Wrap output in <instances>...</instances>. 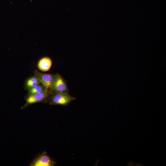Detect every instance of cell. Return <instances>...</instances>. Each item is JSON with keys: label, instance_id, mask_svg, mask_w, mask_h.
Segmentation results:
<instances>
[{"label": "cell", "instance_id": "obj_5", "mask_svg": "<svg viewBox=\"0 0 166 166\" xmlns=\"http://www.w3.org/2000/svg\"><path fill=\"white\" fill-rule=\"evenodd\" d=\"M54 164V162L44 152L36 158L31 164L33 166H52Z\"/></svg>", "mask_w": 166, "mask_h": 166}, {"label": "cell", "instance_id": "obj_4", "mask_svg": "<svg viewBox=\"0 0 166 166\" xmlns=\"http://www.w3.org/2000/svg\"><path fill=\"white\" fill-rule=\"evenodd\" d=\"M34 73L38 77L41 84L45 89L49 91L54 79L55 74L43 73L37 70H34Z\"/></svg>", "mask_w": 166, "mask_h": 166}, {"label": "cell", "instance_id": "obj_1", "mask_svg": "<svg viewBox=\"0 0 166 166\" xmlns=\"http://www.w3.org/2000/svg\"><path fill=\"white\" fill-rule=\"evenodd\" d=\"M49 91L52 95L57 92L69 93V90L66 81L59 74H55L54 79Z\"/></svg>", "mask_w": 166, "mask_h": 166}, {"label": "cell", "instance_id": "obj_7", "mask_svg": "<svg viewBox=\"0 0 166 166\" xmlns=\"http://www.w3.org/2000/svg\"><path fill=\"white\" fill-rule=\"evenodd\" d=\"M41 84L38 77L35 74L29 78L26 81L25 86L26 89L29 90L33 87Z\"/></svg>", "mask_w": 166, "mask_h": 166}, {"label": "cell", "instance_id": "obj_3", "mask_svg": "<svg viewBox=\"0 0 166 166\" xmlns=\"http://www.w3.org/2000/svg\"><path fill=\"white\" fill-rule=\"evenodd\" d=\"M52 95L49 91L46 90L41 93L28 95L26 103L23 107L25 108L30 105L47 100Z\"/></svg>", "mask_w": 166, "mask_h": 166}, {"label": "cell", "instance_id": "obj_6", "mask_svg": "<svg viewBox=\"0 0 166 166\" xmlns=\"http://www.w3.org/2000/svg\"><path fill=\"white\" fill-rule=\"evenodd\" d=\"M52 64L51 59L48 57L41 58L39 61L38 66L39 69L44 72L47 71L50 69Z\"/></svg>", "mask_w": 166, "mask_h": 166}, {"label": "cell", "instance_id": "obj_8", "mask_svg": "<svg viewBox=\"0 0 166 166\" xmlns=\"http://www.w3.org/2000/svg\"><path fill=\"white\" fill-rule=\"evenodd\" d=\"M47 90L41 84H39L32 88L28 90V94L38 93Z\"/></svg>", "mask_w": 166, "mask_h": 166}, {"label": "cell", "instance_id": "obj_2", "mask_svg": "<svg viewBox=\"0 0 166 166\" xmlns=\"http://www.w3.org/2000/svg\"><path fill=\"white\" fill-rule=\"evenodd\" d=\"M75 99L68 93L57 92L52 95L49 104L51 105H66Z\"/></svg>", "mask_w": 166, "mask_h": 166}]
</instances>
